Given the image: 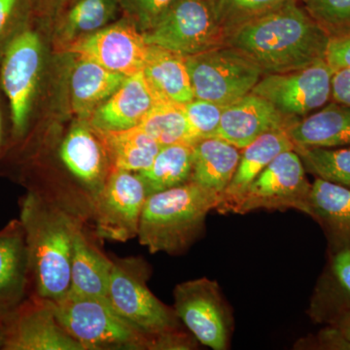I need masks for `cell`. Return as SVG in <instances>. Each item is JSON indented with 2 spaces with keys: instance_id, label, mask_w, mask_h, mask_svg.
Instances as JSON below:
<instances>
[{
  "instance_id": "cell-1",
  "label": "cell",
  "mask_w": 350,
  "mask_h": 350,
  "mask_svg": "<svg viewBox=\"0 0 350 350\" xmlns=\"http://www.w3.org/2000/svg\"><path fill=\"white\" fill-rule=\"evenodd\" d=\"M330 36L296 0L226 32L224 44L243 53L264 75L298 70L325 59Z\"/></svg>"
},
{
  "instance_id": "cell-2",
  "label": "cell",
  "mask_w": 350,
  "mask_h": 350,
  "mask_svg": "<svg viewBox=\"0 0 350 350\" xmlns=\"http://www.w3.org/2000/svg\"><path fill=\"white\" fill-rule=\"evenodd\" d=\"M19 219L29 253L31 294L62 300L70 290L76 232L86 221L31 191L21 198Z\"/></svg>"
},
{
  "instance_id": "cell-3",
  "label": "cell",
  "mask_w": 350,
  "mask_h": 350,
  "mask_svg": "<svg viewBox=\"0 0 350 350\" xmlns=\"http://www.w3.org/2000/svg\"><path fill=\"white\" fill-rule=\"evenodd\" d=\"M220 196L194 182L153 193L145 200L137 238L152 254L178 255L202 236Z\"/></svg>"
},
{
  "instance_id": "cell-4",
  "label": "cell",
  "mask_w": 350,
  "mask_h": 350,
  "mask_svg": "<svg viewBox=\"0 0 350 350\" xmlns=\"http://www.w3.org/2000/svg\"><path fill=\"white\" fill-rule=\"evenodd\" d=\"M50 304L57 321L84 350L150 349V340L120 315L107 298L68 293Z\"/></svg>"
},
{
  "instance_id": "cell-5",
  "label": "cell",
  "mask_w": 350,
  "mask_h": 350,
  "mask_svg": "<svg viewBox=\"0 0 350 350\" xmlns=\"http://www.w3.org/2000/svg\"><path fill=\"white\" fill-rule=\"evenodd\" d=\"M42 64L40 36L25 25L7 43L0 56V89L8 103L13 144L20 142L29 133Z\"/></svg>"
},
{
  "instance_id": "cell-6",
  "label": "cell",
  "mask_w": 350,
  "mask_h": 350,
  "mask_svg": "<svg viewBox=\"0 0 350 350\" xmlns=\"http://www.w3.org/2000/svg\"><path fill=\"white\" fill-rule=\"evenodd\" d=\"M151 269L142 258H114L107 299L120 315L150 340L181 329L174 308L159 300L149 289Z\"/></svg>"
},
{
  "instance_id": "cell-7",
  "label": "cell",
  "mask_w": 350,
  "mask_h": 350,
  "mask_svg": "<svg viewBox=\"0 0 350 350\" xmlns=\"http://www.w3.org/2000/svg\"><path fill=\"white\" fill-rule=\"evenodd\" d=\"M195 98L232 105L252 91L264 75L252 59L231 46H216L186 57Z\"/></svg>"
},
{
  "instance_id": "cell-8",
  "label": "cell",
  "mask_w": 350,
  "mask_h": 350,
  "mask_svg": "<svg viewBox=\"0 0 350 350\" xmlns=\"http://www.w3.org/2000/svg\"><path fill=\"white\" fill-rule=\"evenodd\" d=\"M142 33L149 45L184 57L222 45L225 40L213 0H174L158 23Z\"/></svg>"
},
{
  "instance_id": "cell-9",
  "label": "cell",
  "mask_w": 350,
  "mask_h": 350,
  "mask_svg": "<svg viewBox=\"0 0 350 350\" xmlns=\"http://www.w3.org/2000/svg\"><path fill=\"white\" fill-rule=\"evenodd\" d=\"M174 298L177 317L200 344L214 350L229 349L234 319L217 282L200 278L180 283Z\"/></svg>"
},
{
  "instance_id": "cell-10",
  "label": "cell",
  "mask_w": 350,
  "mask_h": 350,
  "mask_svg": "<svg viewBox=\"0 0 350 350\" xmlns=\"http://www.w3.org/2000/svg\"><path fill=\"white\" fill-rule=\"evenodd\" d=\"M312 185L299 154L282 152L251 183L234 213L295 209L310 215Z\"/></svg>"
},
{
  "instance_id": "cell-11",
  "label": "cell",
  "mask_w": 350,
  "mask_h": 350,
  "mask_svg": "<svg viewBox=\"0 0 350 350\" xmlns=\"http://www.w3.org/2000/svg\"><path fill=\"white\" fill-rule=\"evenodd\" d=\"M334 71L325 59H320L298 70L265 75L251 93L266 98L285 117L297 122L330 101Z\"/></svg>"
},
{
  "instance_id": "cell-12",
  "label": "cell",
  "mask_w": 350,
  "mask_h": 350,
  "mask_svg": "<svg viewBox=\"0 0 350 350\" xmlns=\"http://www.w3.org/2000/svg\"><path fill=\"white\" fill-rule=\"evenodd\" d=\"M147 197L148 193L139 175L113 169L92 207L91 218L98 238L120 243L137 238Z\"/></svg>"
},
{
  "instance_id": "cell-13",
  "label": "cell",
  "mask_w": 350,
  "mask_h": 350,
  "mask_svg": "<svg viewBox=\"0 0 350 350\" xmlns=\"http://www.w3.org/2000/svg\"><path fill=\"white\" fill-rule=\"evenodd\" d=\"M2 350H84L57 321L50 301L29 295L0 319Z\"/></svg>"
},
{
  "instance_id": "cell-14",
  "label": "cell",
  "mask_w": 350,
  "mask_h": 350,
  "mask_svg": "<svg viewBox=\"0 0 350 350\" xmlns=\"http://www.w3.org/2000/svg\"><path fill=\"white\" fill-rule=\"evenodd\" d=\"M148 44L133 21H120L79 39L69 51L126 77L142 72Z\"/></svg>"
},
{
  "instance_id": "cell-15",
  "label": "cell",
  "mask_w": 350,
  "mask_h": 350,
  "mask_svg": "<svg viewBox=\"0 0 350 350\" xmlns=\"http://www.w3.org/2000/svg\"><path fill=\"white\" fill-rule=\"evenodd\" d=\"M59 159L93 207L113 170L100 131L85 124L71 128L59 147Z\"/></svg>"
},
{
  "instance_id": "cell-16",
  "label": "cell",
  "mask_w": 350,
  "mask_h": 350,
  "mask_svg": "<svg viewBox=\"0 0 350 350\" xmlns=\"http://www.w3.org/2000/svg\"><path fill=\"white\" fill-rule=\"evenodd\" d=\"M294 123L266 98L250 92L226 107L216 137L241 150L265 133L286 131Z\"/></svg>"
},
{
  "instance_id": "cell-17",
  "label": "cell",
  "mask_w": 350,
  "mask_h": 350,
  "mask_svg": "<svg viewBox=\"0 0 350 350\" xmlns=\"http://www.w3.org/2000/svg\"><path fill=\"white\" fill-rule=\"evenodd\" d=\"M31 294L29 253L24 228L13 219L0 230V319Z\"/></svg>"
},
{
  "instance_id": "cell-18",
  "label": "cell",
  "mask_w": 350,
  "mask_h": 350,
  "mask_svg": "<svg viewBox=\"0 0 350 350\" xmlns=\"http://www.w3.org/2000/svg\"><path fill=\"white\" fill-rule=\"evenodd\" d=\"M159 103L139 72L126 78L114 94L90 116V125L100 131H119L135 128Z\"/></svg>"
},
{
  "instance_id": "cell-19",
  "label": "cell",
  "mask_w": 350,
  "mask_h": 350,
  "mask_svg": "<svg viewBox=\"0 0 350 350\" xmlns=\"http://www.w3.org/2000/svg\"><path fill=\"white\" fill-rule=\"evenodd\" d=\"M350 312V248L330 250L315 285L308 314L317 324L334 325Z\"/></svg>"
},
{
  "instance_id": "cell-20",
  "label": "cell",
  "mask_w": 350,
  "mask_h": 350,
  "mask_svg": "<svg viewBox=\"0 0 350 350\" xmlns=\"http://www.w3.org/2000/svg\"><path fill=\"white\" fill-rule=\"evenodd\" d=\"M295 145L286 131L265 133L241 151L238 167L231 182L220 196L216 211L220 213H234L251 183L266 169L276 156L282 152L294 150Z\"/></svg>"
},
{
  "instance_id": "cell-21",
  "label": "cell",
  "mask_w": 350,
  "mask_h": 350,
  "mask_svg": "<svg viewBox=\"0 0 350 350\" xmlns=\"http://www.w3.org/2000/svg\"><path fill=\"white\" fill-rule=\"evenodd\" d=\"M142 73L158 101L186 105L195 98L186 57L178 53L149 45Z\"/></svg>"
},
{
  "instance_id": "cell-22",
  "label": "cell",
  "mask_w": 350,
  "mask_h": 350,
  "mask_svg": "<svg viewBox=\"0 0 350 350\" xmlns=\"http://www.w3.org/2000/svg\"><path fill=\"white\" fill-rule=\"evenodd\" d=\"M113 259L105 254L93 234L83 225L76 232L71 260V283L68 293L107 298Z\"/></svg>"
},
{
  "instance_id": "cell-23",
  "label": "cell",
  "mask_w": 350,
  "mask_h": 350,
  "mask_svg": "<svg viewBox=\"0 0 350 350\" xmlns=\"http://www.w3.org/2000/svg\"><path fill=\"white\" fill-rule=\"evenodd\" d=\"M310 217L323 229L330 250L350 248V189L315 178L310 195Z\"/></svg>"
},
{
  "instance_id": "cell-24",
  "label": "cell",
  "mask_w": 350,
  "mask_h": 350,
  "mask_svg": "<svg viewBox=\"0 0 350 350\" xmlns=\"http://www.w3.org/2000/svg\"><path fill=\"white\" fill-rule=\"evenodd\" d=\"M295 146H350V107L333 101L286 130Z\"/></svg>"
},
{
  "instance_id": "cell-25",
  "label": "cell",
  "mask_w": 350,
  "mask_h": 350,
  "mask_svg": "<svg viewBox=\"0 0 350 350\" xmlns=\"http://www.w3.org/2000/svg\"><path fill=\"white\" fill-rule=\"evenodd\" d=\"M241 151L220 137L200 140L194 145L191 181L222 195L238 167Z\"/></svg>"
},
{
  "instance_id": "cell-26",
  "label": "cell",
  "mask_w": 350,
  "mask_h": 350,
  "mask_svg": "<svg viewBox=\"0 0 350 350\" xmlns=\"http://www.w3.org/2000/svg\"><path fill=\"white\" fill-rule=\"evenodd\" d=\"M126 76L113 72L91 59L79 57L70 78L71 105L80 117L91 116L125 81Z\"/></svg>"
},
{
  "instance_id": "cell-27",
  "label": "cell",
  "mask_w": 350,
  "mask_h": 350,
  "mask_svg": "<svg viewBox=\"0 0 350 350\" xmlns=\"http://www.w3.org/2000/svg\"><path fill=\"white\" fill-rule=\"evenodd\" d=\"M112 169L138 172L148 169L161 146L139 126L119 131H100Z\"/></svg>"
},
{
  "instance_id": "cell-28",
  "label": "cell",
  "mask_w": 350,
  "mask_h": 350,
  "mask_svg": "<svg viewBox=\"0 0 350 350\" xmlns=\"http://www.w3.org/2000/svg\"><path fill=\"white\" fill-rule=\"evenodd\" d=\"M194 145L178 144L161 147L150 167L137 174L148 196L191 182Z\"/></svg>"
},
{
  "instance_id": "cell-29",
  "label": "cell",
  "mask_w": 350,
  "mask_h": 350,
  "mask_svg": "<svg viewBox=\"0 0 350 350\" xmlns=\"http://www.w3.org/2000/svg\"><path fill=\"white\" fill-rule=\"evenodd\" d=\"M161 147L167 145L196 144L184 105L159 101L138 125Z\"/></svg>"
},
{
  "instance_id": "cell-30",
  "label": "cell",
  "mask_w": 350,
  "mask_h": 350,
  "mask_svg": "<svg viewBox=\"0 0 350 350\" xmlns=\"http://www.w3.org/2000/svg\"><path fill=\"white\" fill-rule=\"evenodd\" d=\"M121 8L120 0H75L62 24V36L77 41L107 27Z\"/></svg>"
},
{
  "instance_id": "cell-31",
  "label": "cell",
  "mask_w": 350,
  "mask_h": 350,
  "mask_svg": "<svg viewBox=\"0 0 350 350\" xmlns=\"http://www.w3.org/2000/svg\"><path fill=\"white\" fill-rule=\"evenodd\" d=\"M306 172L317 178L350 189V146L324 147L295 146Z\"/></svg>"
},
{
  "instance_id": "cell-32",
  "label": "cell",
  "mask_w": 350,
  "mask_h": 350,
  "mask_svg": "<svg viewBox=\"0 0 350 350\" xmlns=\"http://www.w3.org/2000/svg\"><path fill=\"white\" fill-rule=\"evenodd\" d=\"M306 11L330 38L350 33V0H303Z\"/></svg>"
},
{
  "instance_id": "cell-33",
  "label": "cell",
  "mask_w": 350,
  "mask_h": 350,
  "mask_svg": "<svg viewBox=\"0 0 350 350\" xmlns=\"http://www.w3.org/2000/svg\"><path fill=\"white\" fill-rule=\"evenodd\" d=\"M286 0H213L218 23L226 32L280 5Z\"/></svg>"
},
{
  "instance_id": "cell-34",
  "label": "cell",
  "mask_w": 350,
  "mask_h": 350,
  "mask_svg": "<svg viewBox=\"0 0 350 350\" xmlns=\"http://www.w3.org/2000/svg\"><path fill=\"white\" fill-rule=\"evenodd\" d=\"M225 108V105L200 98H194L184 105L196 142L216 137Z\"/></svg>"
},
{
  "instance_id": "cell-35",
  "label": "cell",
  "mask_w": 350,
  "mask_h": 350,
  "mask_svg": "<svg viewBox=\"0 0 350 350\" xmlns=\"http://www.w3.org/2000/svg\"><path fill=\"white\" fill-rule=\"evenodd\" d=\"M174 0H120L121 8L142 32L148 31L167 12Z\"/></svg>"
},
{
  "instance_id": "cell-36",
  "label": "cell",
  "mask_w": 350,
  "mask_h": 350,
  "mask_svg": "<svg viewBox=\"0 0 350 350\" xmlns=\"http://www.w3.org/2000/svg\"><path fill=\"white\" fill-rule=\"evenodd\" d=\"M31 0H0V56L7 43L27 25L24 22Z\"/></svg>"
},
{
  "instance_id": "cell-37",
  "label": "cell",
  "mask_w": 350,
  "mask_h": 350,
  "mask_svg": "<svg viewBox=\"0 0 350 350\" xmlns=\"http://www.w3.org/2000/svg\"><path fill=\"white\" fill-rule=\"evenodd\" d=\"M325 61L334 70L350 68V33L330 38Z\"/></svg>"
},
{
  "instance_id": "cell-38",
  "label": "cell",
  "mask_w": 350,
  "mask_h": 350,
  "mask_svg": "<svg viewBox=\"0 0 350 350\" xmlns=\"http://www.w3.org/2000/svg\"><path fill=\"white\" fill-rule=\"evenodd\" d=\"M312 340L314 344L306 347H317V349H350V342L345 340L335 326L328 325L317 337L313 338Z\"/></svg>"
},
{
  "instance_id": "cell-39",
  "label": "cell",
  "mask_w": 350,
  "mask_h": 350,
  "mask_svg": "<svg viewBox=\"0 0 350 350\" xmlns=\"http://www.w3.org/2000/svg\"><path fill=\"white\" fill-rule=\"evenodd\" d=\"M332 98L350 107V68H338L332 77Z\"/></svg>"
},
{
  "instance_id": "cell-40",
  "label": "cell",
  "mask_w": 350,
  "mask_h": 350,
  "mask_svg": "<svg viewBox=\"0 0 350 350\" xmlns=\"http://www.w3.org/2000/svg\"><path fill=\"white\" fill-rule=\"evenodd\" d=\"M332 326H335L336 328L340 332V334L344 336L345 340H349L350 342V312L340 317V319Z\"/></svg>"
},
{
  "instance_id": "cell-41",
  "label": "cell",
  "mask_w": 350,
  "mask_h": 350,
  "mask_svg": "<svg viewBox=\"0 0 350 350\" xmlns=\"http://www.w3.org/2000/svg\"><path fill=\"white\" fill-rule=\"evenodd\" d=\"M6 145V129L5 120H4L3 112L0 107V154L3 151L4 146Z\"/></svg>"
},
{
  "instance_id": "cell-42",
  "label": "cell",
  "mask_w": 350,
  "mask_h": 350,
  "mask_svg": "<svg viewBox=\"0 0 350 350\" xmlns=\"http://www.w3.org/2000/svg\"><path fill=\"white\" fill-rule=\"evenodd\" d=\"M3 349V330H2L1 323H0V349Z\"/></svg>"
},
{
  "instance_id": "cell-43",
  "label": "cell",
  "mask_w": 350,
  "mask_h": 350,
  "mask_svg": "<svg viewBox=\"0 0 350 350\" xmlns=\"http://www.w3.org/2000/svg\"><path fill=\"white\" fill-rule=\"evenodd\" d=\"M57 1H63V0H57Z\"/></svg>"
}]
</instances>
